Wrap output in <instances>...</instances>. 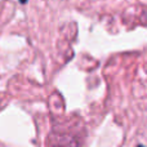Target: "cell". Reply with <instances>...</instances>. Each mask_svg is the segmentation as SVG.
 I'll return each mask as SVG.
<instances>
[{
    "mask_svg": "<svg viewBox=\"0 0 147 147\" xmlns=\"http://www.w3.org/2000/svg\"><path fill=\"white\" fill-rule=\"evenodd\" d=\"M137 147H145V146H143V145H138Z\"/></svg>",
    "mask_w": 147,
    "mask_h": 147,
    "instance_id": "2",
    "label": "cell"
},
{
    "mask_svg": "<svg viewBox=\"0 0 147 147\" xmlns=\"http://www.w3.org/2000/svg\"><path fill=\"white\" fill-rule=\"evenodd\" d=\"M18 3H20V4H26V3L28 1V0H17Z\"/></svg>",
    "mask_w": 147,
    "mask_h": 147,
    "instance_id": "1",
    "label": "cell"
}]
</instances>
